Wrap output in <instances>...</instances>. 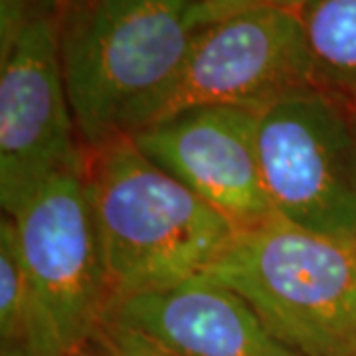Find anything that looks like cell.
<instances>
[{
	"label": "cell",
	"instance_id": "cell-1",
	"mask_svg": "<svg viewBox=\"0 0 356 356\" xmlns=\"http://www.w3.org/2000/svg\"><path fill=\"white\" fill-rule=\"evenodd\" d=\"M198 30L194 0H67L60 56L83 151L153 121Z\"/></svg>",
	"mask_w": 356,
	"mask_h": 356
},
{
	"label": "cell",
	"instance_id": "cell-2",
	"mask_svg": "<svg viewBox=\"0 0 356 356\" xmlns=\"http://www.w3.org/2000/svg\"><path fill=\"white\" fill-rule=\"evenodd\" d=\"M86 177L113 305L204 275L238 234L131 137L86 151Z\"/></svg>",
	"mask_w": 356,
	"mask_h": 356
},
{
	"label": "cell",
	"instance_id": "cell-3",
	"mask_svg": "<svg viewBox=\"0 0 356 356\" xmlns=\"http://www.w3.org/2000/svg\"><path fill=\"white\" fill-rule=\"evenodd\" d=\"M204 275L303 356H356V242L273 218L240 229Z\"/></svg>",
	"mask_w": 356,
	"mask_h": 356
},
{
	"label": "cell",
	"instance_id": "cell-4",
	"mask_svg": "<svg viewBox=\"0 0 356 356\" xmlns=\"http://www.w3.org/2000/svg\"><path fill=\"white\" fill-rule=\"evenodd\" d=\"M30 287L28 346L74 356L113 305L86 161L46 182L10 216Z\"/></svg>",
	"mask_w": 356,
	"mask_h": 356
},
{
	"label": "cell",
	"instance_id": "cell-5",
	"mask_svg": "<svg viewBox=\"0 0 356 356\" xmlns=\"http://www.w3.org/2000/svg\"><path fill=\"white\" fill-rule=\"evenodd\" d=\"M257 156L275 216L356 242L353 107L311 86L293 89L257 111Z\"/></svg>",
	"mask_w": 356,
	"mask_h": 356
},
{
	"label": "cell",
	"instance_id": "cell-6",
	"mask_svg": "<svg viewBox=\"0 0 356 356\" xmlns=\"http://www.w3.org/2000/svg\"><path fill=\"white\" fill-rule=\"evenodd\" d=\"M0 204L14 216L86 151L65 88L58 20L28 24L0 54Z\"/></svg>",
	"mask_w": 356,
	"mask_h": 356
},
{
	"label": "cell",
	"instance_id": "cell-7",
	"mask_svg": "<svg viewBox=\"0 0 356 356\" xmlns=\"http://www.w3.org/2000/svg\"><path fill=\"white\" fill-rule=\"evenodd\" d=\"M305 86L307 56L297 8L261 4L198 30L153 121L208 105L259 111Z\"/></svg>",
	"mask_w": 356,
	"mask_h": 356
},
{
	"label": "cell",
	"instance_id": "cell-8",
	"mask_svg": "<svg viewBox=\"0 0 356 356\" xmlns=\"http://www.w3.org/2000/svg\"><path fill=\"white\" fill-rule=\"evenodd\" d=\"M139 151L204 202L248 229L273 220L257 156V111L191 107L129 135Z\"/></svg>",
	"mask_w": 356,
	"mask_h": 356
},
{
	"label": "cell",
	"instance_id": "cell-9",
	"mask_svg": "<svg viewBox=\"0 0 356 356\" xmlns=\"http://www.w3.org/2000/svg\"><path fill=\"white\" fill-rule=\"evenodd\" d=\"M109 313L186 356H303L269 331L243 297L208 275L123 299Z\"/></svg>",
	"mask_w": 356,
	"mask_h": 356
},
{
	"label": "cell",
	"instance_id": "cell-10",
	"mask_svg": "<svg viewBox=\"0 0 356 356\" xmlns=\"http://www.w3.org/2000/svg\"><path fill=\"white\" fill-rule=\"evenodd\" d=\"M297 14L309 86L356 109V0H305Z\"/></svg>",
	"mask_w": 356,
	"mask_h": 356
},
{
	"label": "cell",
	"instance_id": "cell-11",
	"mask_svg": "<svg viewBox=\"0 0 356 356\" xmlns=\"http://www.w3.org/2000/svg\"><path fill=\"white\" fill-rule=\"evenodd\" d=\"M30 287L16 222L0 220V346L28 344Z\"/></svg>",
	"mask_w": 356,
	"mask_h": 356
},
{
	"label": "cell",
	"instance_id": "cell-12",
	"mask_svg": "<svg viewBox=\"0 0 356 356\" xmlns=\"http://www.w3.org/2000/svg\"><path fill=\"white\" fill-rule=\"evenodd\" d=\"M76 356H186L151 332L107 313L89 332Z\"/></svg>",
	"mask_w": 356,
	"mask_h": 356
},
{
	"label": "cell",
	"instance_id": "cell-13",
	"mask_svg": "<svg viewBox=\"0 0 356 356\" xmlns=\"http://www.w3.org/2000/svg\"><path fill=\"white\" fill-rule=\"evenodd\" d=\"M67 0H0V54L8 50L26 26L58 20Z\"/></svg>",
	"mask_w": 356,
	"mask_h": 356
},
{
	"label": "cell",
	"instance_id": "cell-14",
	"mask_svg": "<svg viewBox=\"0 0 356 356\" xmlns=\"http://www.w3.org/2000/svg\"><path fill=\"white\" fill-rule=\"evenodd\" d=\"M261 4H269V0H194V13L200 28H204L232 14L243 13Z\"/></svg>",
	"mask_w": 356,
	"mask_h": 356
},
{
	"label": "cell",
	"instance_id": "cell-15",
	"mask_svg": "<svg viewBox=\"0 0 356 356\" xmlns=\"http://www.w3.org/2000/svg\"><path fill=\"white\" fill-rule=\"evenodd\" d=\"M0 356H34L32 348L26 343L10 344V346H0Z\"/></svg>",
	"mask_w": 356,
	"mask_h": 356
},
{
	"label": "cell",
	"instance_id": "cell-16",
	"mask_svg": "<svg viewBox=\"0 0 356 356\" xmlns=\"http://www.w3.org/2000/svg\"><path fill=\"white\" fill-rule=\"evenodd\" d=\"M305 0H269V4H277V6H287V8H299Z\"/></svg>",
	"mask_w": 356,
	"mask_h": 356
},
{
	"label": "cell",
	"instance_id": "cell-17",
	"mask_svg": "<svg viewBox=\"0 0 356 356\" xmlns=\"http://www.w3.org/2000/svg\"><path fill=\"white\" fill-rule=\"evenodd\" d=\"M355 127H356V109H355Z\"/></svg>",
	"mask_w": 356,
	"mask_h": 356
},
{
	"label": "cell",
	"instance_id": "cell-18",
	"mask_svg": "<svg viewBox=\"0 0 356 356\" xmlns=\"http://www.w3.org/2000/svg\"><path fill=\"white\" fill-rule=\"evenodd\" d=\"M74 356H76V355H74Z\"/></svg>",
	"mask_w": 356,
	"mask_h": 356
}]
</instances>
